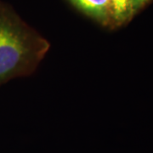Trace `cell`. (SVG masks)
Here are the masks:
<instances>
[{
	"instance_id": "7a4b0ae2",
	"label": "cell",
	"mask_w": 153,
	"mask_h": 153,
	"mask_svg": "<svg viewBox=\"0 0 153 153\" xmlns=\"http://www.w3.org/2000/svg\"><path fill=\"white\" fill-rule=\"evenodd\" d=\"M72 4L88 16L107 24L111 22L108 0H70Z\"/></svg>"
},
{
	"instance_id": "277c9868",
	"label": "cell",
	"mask_w": 153,
	"mask_h": 153,
	"mask_svg": "<svg viewBox=\"0 0 153 153\" xmlns=\"http://www.w3.org/2000/svg\"><path fill=\"white\" fill-rule=\"evenodd\" d=\"M129 1L134 13H136L140 9H141L143 6L147 4L149 0H129Z\"/></svg>"
},
{
	"instance_id": "6da1fadb",
	"label": "cell",
	"mask_w": 153,
	"mask_h": 153,
	"mask_svg": "<svg viewBox=\"0 0 153 153\" xmlns=\"http://www.w3.org/2000/svg\"><path fill=\"white\" fill-rule=\"evenodd\" d=\"M28 52L22 30L0 10V82L16 72L27 60Z\"/></svg>"
},
{
	"instance_id": "3957f363",
	"label": "cell",
	"mask_w": 153,
	"mask_h": 153,
	"mask_svg": "<svg viewBox=\"0 0 153 153\" xmlns=\"http://www.w3.org/2000/svg\"><path fill=\"white\" fill-rule=\"evenodd\" d=\"M111 22L116 25L123 24L134 16L129 0H108Z\"/></svg>"
}]
</instances>
